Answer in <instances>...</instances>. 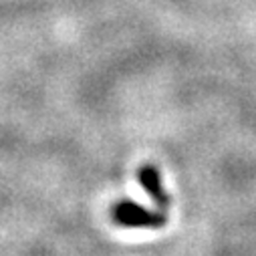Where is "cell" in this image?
Instances as JSON below:
<instances>
[{
    "label": "cell",
    "mask_w": 256,
    "mask_h": 256,
    "mask_svg": "<svg viewBox=\"0 0 256 256\" xmlns=\"http://www.w3.org/2000/svg\"><path fill=\"white\" fill-rule=\"evenodd\" d=\"M113 218L117 224L127 226V228H160L166 224V214L150 212L130 200H121L113 208Z\"/></svg>",
    "instance_id": "1"
},
{
    "label": "cell",
    "mask_w": 256,
    "mask_h": 256,
    "mask_svg": "<svg viewBox=\"0 0 256 256\" xmlns=\"http://www.w3.org/2000/svg\"><path fill=\"white\" fill-rule=\"evenodd\" d=\"M140 182L144 186V190L154 198V202H158L160 206H166L168 204V194L162 186V178H160V172L154 168V166H142L140 170Z\"/></svg>",
    "instance_id": "2"
}]
</instances>
